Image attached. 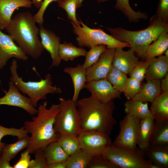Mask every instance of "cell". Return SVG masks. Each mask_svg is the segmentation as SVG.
Listing matches in <instances>:
<instances>
[{"label":"cell","instance_id":"cb8c5ba5","mask_svg":"<svg viewBox=\"0 0 168 168\" xmlns=\"http://www.w3.org/2000/svg\"><path fill=\"white\" fill-rule=\"evenodd\" d=\"M124 105V111L127 114L136 117L140 120L148 118L154 119L148 108V102L144 103L131 99L126 101Z\"/></svg>","mask_w":168,"mask_h":168},{"label":"cell","instance_id":"60d3db41","mask_svg":"<svg viewBox=\"0 0 168 168\" xmlns=\"http://www.w3.org/2000/svg\"><path fill=\"white\" fill-rule=\"evenodd\" d=\"M29 152L25 150L21 154L19 160L13 166V168H31L34 160H31Z\"/></svg>","mask_w":168,"mask_h":168},{"label":"cell","instance_id":"603a6c76","mask_svg":"<svg viewBox=\"0 0 168 168\" xmlns=\"http://www.w3.org/2000/svg\"><path fill=\"white\" fill-rule=\"evenodd\" d=\"M153 118L140 120L137 138V147L142 152L150 145V142L155 125Z\"/></svg>","mask_w":168,"mask_h":168},{"label":"cell","instance_id":"7c38bea8","mask_svg":"<svg viewBox=\"0 0 168 168\" xmlns=\"http://www.w3.org/2000/svg\"><path fill=\"white\" fill-rule=\"evenodd\" d=\"M5 93V95L0 98V105L20 108L31 116L37 114V110L33 105L30 98L21 94L12 82H9L8 90Z\"/></svg>","mask_w":168,"mask_h":168},{"label":"cell","instance_id":"d6a6232c","mask_svg":"<svg viewBox=\"0 0 168 168\" xmlns=\"http://www.w3.org/2000/svg\"><path fill=\"white\" fill-rule=\"evenodd\" d=\"M57 141L68 156L81 148L77 138L67 134H58Z\"/></svg>","mask_w":168,"mask_h":168},{"label":"cell","instance_id":"7402d4cb","mask_svg":"<svg viewBox=\"0 0 168 168\" xmlns=\"http://www.w3.org/2000/svg\"><path fill=\"white\" fill-rule=\"evenodd\" d=\"M150 110L156 121L168 120V91H161L151 103Z\"/></svg>","mask_w":168,"mask_h":168},{"label":"cell","instance_id":"30bf717a","mask_svg":"<svg viewBox=\"0 0 168 168\" xmlns=\"http://www.w3.org/2000/svg\"><path fill=\"white\" fill-rule=\"evenodd\" d=\"M77 138L81 148L92 155L102 154L112 144L110 136L94 130H81Z\"/></svg>","mask_w":168,"mask_h":168},{"label":"cell","instance_id":"8fae6325","mask_svg":"<svg viewBox=\"0 0 168 168\" xmlns=\"http://www.w3.org/2000/svg\"><path fill=\"white\" fill-rule=\"evenodd\" d=\"M84 88L91 95L103 103H107L116 98H120L121 93L116 90L106 79L86 82Z\"/></svg>","mask_w":168,"mask_h":168},{"label":"cell","instance_id":"8992f818","mask_svg":"<svg viewBox=\"0 0 168 168\" xmlns=\"http://www.w3.org/2000/svg\"><path fill=\"white\" fill-rule=\"evenodd\" d=\"M82 26L76 25L72 23L74 33L77 36L76 40L80 47H92L104 44L109 48L130 47L128 43L119 41L111 35H109L100 29L91 28L80 21Z\"/></svg>","mask_w":168,"mask_h":168},{"label":"cell","instance_id":"d590c367","mask_svg":"<svg viewBox=\"0 0 168 168\" xmlns=\"http://www.w3.org/2000/svg\"><path fill=\"white\" fill-rule=\"evenodd\" d=\"M7 135L16 136L18 138L27 136L28 135L24 127H22L20 128H16L14 127L8 128L0 124V156L5 144L4 142H2L1 140L3 137Z\"/></svg>","mask_w":168,"mask_h":168},{"label":"cell","instance_id":"277c9868","mask_svg":"<svg viewBox=\"0 0 168 168\" xmlns=\"http://www.w3.org/2000/svg\"><path fill=\"white\" fill-rule=\"evenodd\" d=\"M107 28L111 35L119 41L128 43L134 52L144 58L147 47L162 33L168 32V24L162 22L155 15L150 18L148 26L141 30H130L120 27Z\"/></svg>","mask_w":168,"mask_h":168},{"label":"cell","instance_id":"e0dca14e","mask_svg":"<svg viewBox=\"0 0 168 168\" xmlns=\"http://www.w3.org/2000/svg\"><path fill=\"white\" fill-rule=\"evenodd\" d=\"M32 4L31 0H0V30L8 26L16 9L20 7L29 8Z\"/></svg>","mask_w":168,"mask_h":168},{"label":"cell","instance_id":"83f0119b","mask_svg":"<svg viewBox=\"0 0 168 168\" xmlns=\"http://www.w3.org/2000/svg\"><path fill=\"white\" fill-rule=\"evenodd\" d=\"M150 145H168V120L156 121Z\"/></svg>","mask_w":168,"mask_h":168},{"label":"cell","instance_id":"bcb514c9","mask_svg":"<svg viewBox=\"0 0 168 168\" xmlns=\"http://www.w3.org/2000/svg\"><path fill=\"white\" fill-rule=\"evenodd\" d=\"M161 91H168V73L161 80Z\"/></svg>","mask_w":168,"mask_h":168},{"label":"cell","instance_id":"836d02e7","mask_svg":"<svg viewBox=\"0 0 168 168\" xmlns=\"http://www.w3.org/2000/svg\"><path fill=\"white\" fill-rule=\"evenodd\" d=\"M58 6L66 12L68 18L75 25L81 26L80 21H78L76 15V11L77 8L76 0H58L57 2Z\"/></svg>","mask_w":168,"mask_h":168},{"label":"cell","instance_id":"ba28073f","mask_svg":"<svg viewBox=\"0 0 168 168\" xmlns=\"http://www.w3.org/2000/svg\"><path fill=\"white\" fill-rule=\"evenodd\" d=\"M102 155L118 168H149L151 162L140 150L132 151L112 144Z\"/></svg>","mask_w":168,"mask_h":168},{"label":"cell","instance_id":"7bdbcfd3","mask_svg":"<svg viewBox=\"0 0 168 168\" xmlns=\"http://www.w3.org/2000/svg\"><path fill=\"white\" fill-rule=\"evenodd\" d=\"M58 0H43L42 4L37 12L34 15V17L36 23L42 26L44 22V15L49 5L53 2H57Z\"/></svg>","mask_w":168,"mask_h":168},{"label":"cell","instance_id":"b9f144b4","mask_svg":"<svg viewBox=\"0 0 168 168\" xmlns=\"http://www.w3.org/2000/svg\"><path fill=\"white\" fill-rule=\"evenodd\" d=\"M35 153V159L31 168H46L47 164L45 157L44 149H39Z\"/></svg>","mask_w":168,"mask_h":168},{"label":"cell","instance_id":"ac0fdd59","mask_svg":"<svg viewBox=\"0 0 168 168\" xmlns=\"http://www.w3.org/2000/svg\"><path fill=\"white\" fill-rule=\"evenodd\" d=\"M147 59L149 64L145 76L146 81L161 80L168 73V57L161 55Z\"/></svg>","mask_w":168,"mask_h":168},{"label":"cell","instance_id":"3957f363","mask_svg":"<svg viewBox=\"0 0 168 168\" xmlns=\"http://www.w3.org/2000/svg\"><path fill=\"white\" fill-rule=\"evenodd\" d=\"M36 23L30 12H21L12 18L5 30L26 54L37 59L44 49L39 38V29Z\"/></svg>","mask_w":168,"mask_h":168},{"label":"cell","instance_id":"6da1fadb","mask_svg":"<svg viewBox=\"0 0 168 168\" xmlns=\"http://www.w3.org/2000/svg\"><path fill=\"white\" fill-rule=\"evenodd\" d=\"M81 130H94L110 136L117 123L113 100L103 103L92 96L76 102Z\"/></svg>","mask_w":168,"mask_h":168},{"label":"cell","instance_id":"2e32d148","mask_svg":"<svg viewBox=\"0 0 168 168\" xmlns=\"http://www.w3.org/2000/svg\"><path fill=\"white\" fill-rule=\"evenodd\" d=\"M134 53L131 48L127 51H124L121 48H115L112 66L126 75L128 74L139 61Z\"/></svg>","mask_w":168,"mask_h":168},{"label":"cell","instance_id":"f35d334b","mask_svg":"<svg viewBox=\"0 0 168 168\" xmlns=\"http://www.w3.org/2000/svg\"><path fill=\"white\" fill-rule=\"evenodd\" d=\"M149 64V61L146 58L145 61L138 62L132 70L129 73L130 77L141 82L145 78V76Z\"/></svg>","mask_w":168,"mask_h":168},{"label":"cell","instance_id":"484cf974","mask_svg":"<svg viewBox=\"0 0 168 168\" xmlns=\"http://www.w3.org/2000/svg\"><path fill=\"white\" fill-rule=\"evenodd\" d=\"M44 152L47 165L66 161L69 156L57 141L48 144L44 149Z\"/></svg>","mask_w":168,"mask_h":168},{"label":"cell","instance_id":"52a82bcc","mask_svg":"<svg viewBox=\"0 0 168 168\" xmlns=\"http://www.w3.org/2000/svg\"><path fill=\"white\" fill-rule=\"evenodd\" d=\"M60 110L56 115L54 128L57 134L65 133L75 138L81 131L77 109L72 99L59 98Z\"/></svg>","mask_w":168,"mask_h":168},{"label":"cell","instance_id":"9c48e42d","mask_svg":"<svg viewBox=\"0 0 168 168\" xmlns=\"http://www.w3.org/2000/svg\"><path fill=\"white\" fill-rule=\"evenodd\" d=\"M140 120L127 114L119 122V131L112 144L138 151L137 142Z\"/></svg>","mask_w":168,"mask_h":168},{"label":"cell","instance_id":"d6986e66","mask_svg":"<svg viewBox=\"0 0 168 168\" xmlns=\"http://www.w3.org/2000/svg\"><path fill=\"white\" fill-rule=\"evenodd\" d=\"M63 71L70 75L72 80L74 93L72 100L76 103L81 91L84 88L87 82L86 69L83 68L82 65L78 64L75 67H65Z\"/></svg>","mask_w":168,"mask_h":168},{"label":"cell","instance_id":"681fc988","mask_svg":"<svg viewBox=\"0 0 168 168\" xmlns=\"http://www.w3.org/2000/svg\"><path fill=\"white\" fill-rule=\"evenodd\" d=\"M165 55L168 57V49H167L164 52Z\"/></svg>","mask_w":168,"mask_h":168},{"label":"cell","instance_id":"c3c4849f","mask_svg":"<svg viewBox=\"0 0 168 168\" xmlns=\"http://www.w3.org/2000/svg\"><path fill=\"white\" fill-rule=\"evenodd\" d=\"M77 3V8L82 6V3L84 0H76ZM98 2H101L107 1L109 0H96Z\"/></svg>","mask_w":168,"mask_h":168},{"label":"cell","instance_id":"74e56055","mask_svg":"<svg viewBox=\"0 0 168 168\" xmlns=\"http://www.w3.org/2000/svg\"><path fill=\"white\" fill-rule=\"evenodd\" d=\"M142 82L131 77L128 78L123 92L128 100L132 99L140 91Z\"/></svg>","mask_w":168,"mask_h":168},{"label":"cell","instance_id":"4316f807","mask_svg":"<svg viewBox=\"0 0 168 168\" xmlns=\"http://www.w3.org/2000/svg\"><path fill=\"white\" fill-rule=\"evenodd\" d=\"M86 52L85 49L77 47L70 43L64 41L59 45L58 54L61 60L73 61L79 57L85 56Z\"/></svg>","mask_w":168,"mask_h":168},{"label":"cell","instance_id":"1f68e13d","mask_svg":"<svg viewBox=\"0 0 168 168\" xmlns=\"http://www.w3.org/2000/svg\"><path fill=\"white\" fill-rule=\"evenodd\" d=\"M127 75L112 66L106 78L119 92H123L128 77Z\"/></svg>","mask_w":168,"mask_h":168},{"label":"cell","instance_id":"e575fe53","mask_svg":"<svg viewBox=\"0 0 168 168\" xmlns=\"http://www.w3.org/2000/svg\"><path fill=\"white\" fill-rule=\"evenodd\" d=\"M87 52L85 56V61L82 66L84 68L86 69L95 63L98 59L102 53L106 48L104 44H101L92 47Z\"/></svg>","mask_w":168,"mask_h":168},{"label":"cell","instance_id":"44dd1931","mask_svg":"<svg viewBox=\"0 0 168 168\" xmlns=\"http://www.w3.org/2000/svg\"><path fill=\"white\" fill-rule=\"evenodd\" d=\"M147 82L142 85L140 91L132 99L151 103L160 94L161 91V80H148Z\"/></svg>","mask_w":168,"mask_h":168},{"label":"cell","instance_id":"f6af8a7d","mask_svg":"<svg viewBox=\"0 0 168 168\" xmlns=\"http://www.w3.org/2000/svg\"><path fill=\"white\" fill-rule=\"evenodd\" d=\"M46 168H67V161L47 165Z\"/></svg>","mask_w":168,"mask_h":168},{"label":"cell","instance_id":"7a4b0ae2","mask_svg":"<svg viewBox=\"0 0 168 168\" xmlns=\"http://www.w3.org/2000/svg\"><path fill=\"white\" fill-rule=\"evenodd\" d=\"M47 101L39 105L37 115L31 121L24 123V129L30 134L26 151L30 153L37 150L44 149L49 143L56 141L58 134L55 131L54 125L55 117L60 110L59 104H53L49 109Z\"/></svg>","mask_w":168,"mask_h":168},{"label":"cell","instance_id":"5bb4252c","mask_svg":"<svg viewBox=\"0 0 168 168\" xmlns=\"http://www.w3.org/2000/svg\"><path fill=\"white\" fill-rule=\"evenodd\" d=\"M12 58L27 60V55L16 44L9 35L0 30V69H3Z\"/></svg>","mask_w":168,"mask_h":168},{"label":"cell","instance_id":"5b68a950","mask_svg":"<svg viewBox=\"0 0 168 168\" xmlns=\"http://www.w3.org/2000/svg\"><path fill=\"white\" fill-rule=\"evenodd\" d=\"M17 62L14 58L12 60L10 66L11 76L10 81L23 94L27 95L31 99L33 105L36 107L39 101L46 98V95L49 93L60 94L61 88L56 86H52L53 82L51 75L47 74L44 79L39 81H24L20 77L17 72Z\"/></svg>","mask_w":168,"mask_h":168},{"label":"cell","instance_id":"ab89813d","mask_svg":"<svg viewBox=\"0 0 168 168\" xmlns=\"http://www.w3.org/2000/svg\"><path fill=\"white\" fill-rule=\"evenodd\" d=\"M155 15L162 22L168 24V0H160Z\"/></svg>","mask_w":168,"mask_h":168},{"label":"cell","instance_id":"ee69618b","mask_svg":"<svg viewBox=\"0 0 168 168\" xmlns=\"http://www.w3.org/2000/svg\"><path fill=\"white\" fill-rule=\"evenodd\" d=\"M0 168H13L2 153L0 156Z\"/></svg>","mask_w":168,"mask_h":168},{"label":"cell","instance_id":"ffe728a7","mask_svg":"<svg viewBox=\"0 0 168 168\" xmlns=\"http://www.w3.org/2000/svg\"><path fill=\"white\" fill-rule=\"evenodd\" d=\"M142 152L160 168H168V145H150Z\"/></svg>","mask_w":168,"mask_h":168},{"label":"cell","instance_id":"d4e9b609","mask_svg":"<svg viewBox=\"0 0 168 168\" xmlns=\"http://www.w3.org/2000/svg\"><path fill=\"white\" fill-rule=\"evenodd\" d=\"M168 48V32H165L147 47L144 58H151L162 55Z\"/></svg>","mask_w":168,"mask_h":168},{"label":"cell","instance_id":"f1b7e54d","mask_svg":"<svg viewBox=\"0 0 168 168\" xmlns=\"http://www.w3.org/2000/svg\"><path fill=\"white\" fill-rule=\"evenodd\" d=\"M92 155L81 148L68 156L67 160V168H87Z\"/></svg>","mask_w":168,"mask_h":168},{"label":"cell","instance_id":"4dcf8cb0","mask_svg":"<svg viewBox=\"0 0 168 168\" xmlns=\"http://www.w3.org/2000/svg\"><path fill=\"white\" fill-rule=\"evenodd\" d=\"M30 136L28 135L18 138L16 142L5 144L2 153L9 161L14 158L21 150L26 148L29 143Z\"/></svg>","mask_w":168,"mask_h":168},{"label":"cell","instance_id":"f546056e","mask_svg":"<svg viewBox=\"0 0 168 168\" xmlns=\"http://www.w3.org/2000/svg\"><path fill=\"white\" fill-rule=\"evenodd\" d=\"M115 7L122 12L130 22H138L148 17L146 13L133 10L130 5L129 0H116Z\"/></svg>","mask_w":168,"mask_h":168},{"label":"cell","instance_id":"7dc6e473","mask_svg":"<svg viewBox=\"0 0 168 168\" xmlns=\"http://www.w3.org/2000/svg\"><path fill=\"white\" fill-rule=\"evenodd\" d=\"M43 0H32V4L38 8H39L43 2Z\"/></svg>","mask_w":168,"mask_h":168},{"label":"cell","instance_id":"8d00e7d4","mask_svg":"<svg viewBox=\"0 0 168 168\" xmlns=\"http://www.w3.org/2000/svg\"><path fill=\"white\" fill-rule=\"evenodd\" d=\"M87 168H118L102 154L93 155Z\"/></svg>","mask_w":168,"mask_h":168},{"label":"cell","instance_id":"4fadbf2b","mask_svg":"<svg viewBox=\"0 0 168 168\" xmlns=\"http://www.w3.org/2000/svg\"><path fill=\"white\" fill-rule=\"evenodd\" d=\"M115 49L106 47L97 61L86 69L87 82L106 78L112 67Z\"/></svg>","mask_w":168,"mask_h":168},{"label":"cell","instance_id":"9a60e30c","mask_svg":"<svg viewBox=\"0 0 168 168\" xmlns=\"http://www.w3.org/2000/svg\"><path fill=\"white\" fill-rule=\"evenodd\" d=\"M39 29L42 45L44 49L49 53L52 60L49 69L58 67L61 62L58 54L60 38L52 31L44 28L42 26H40Z\"/></svg>","mask_w":168,"mask_h":168}]
</instances>
